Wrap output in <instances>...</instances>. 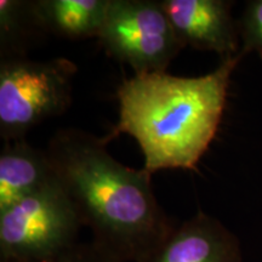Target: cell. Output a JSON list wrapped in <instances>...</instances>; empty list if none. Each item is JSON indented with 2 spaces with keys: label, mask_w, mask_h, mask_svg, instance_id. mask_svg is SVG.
Returning <instances> with one entry per match:
<instances>
[{
  "label": "cell",
  "mask_w": 262,
  "mask_h": 262,
  "mask_svg": "<svg viewBox=\"0 0 262 262\" xmlns=\"http://www.w3.org/2000/svg\"><path fill=\"white\" fill-rule=\"evenodd\" d=\"M107 140L60 129L47 155L91 241L120 262H142L175 226L157 201L152 175L114 159Z\"/></svg>",
  "instance_id": "1"
},
{
  "label": "cell",
  "mask_w": 262,
  "mask_h": 262,
  "mask_svg": "<svg viewBox=\"0 0 262 262\" xmlns=\"http://www.w3.org/2000/svg\"><path fill=\"white\" fill-rule=\"evenodd\" d=\"M245 51L221 58L210 73L194 78L166 72L134 74L117 91L119 120L107 142L127 134L139 143L143 169L194 170L217 134L232 73Z\"/></svg>",
  "instance_id": "2"
},
{
  "label": "cell",
  "mask_w": 262,
  "mask_h": 262,
  "mask_svg": "<svg viewBox=\"0 0 262 262\" xmlns=\"http://www.w3.org/2000/svg\"><path fill=\"white\" fill-rule=\"evenodd\" d=\"M77 66L64 57L49 61L26 58L0 63V136L25 139L32 127L62 116L72 103Z\"/></svg>",
  "instance_id": "3"
},
{
  "label": "cell",
  "mask_w": 262,
  "mask_h": 262,
  "mask_svg": "<svg viewBox=\"0 0 262 262\" xmlns=\"http://www.w3.org/2000/svg\"><path fill=\"white\" fill-rule=\"evenodd\" d=\"M77 208L56 181L0 211V262L40 260L79 241Z\"/></svg>",
  "instance_id": "4"
},
{
  "label": "cell",
  "mask_w": 262,
  "mask_h": 262,
  "mask_svg": "<svg viewBox=\"0 0 262 262\" xmlns=\"http://www.w3.org/2000/svg\"><path fill=\"white\" fill-rule=\"evenodd\" d=\"M97 39L110 56L135 74L166 72L183 49L162 0H110Z\"/></svg>",
  "instance_id": "5"
},
{
  "label": "cell",
  "mask_w": 262,
  "mask_h": 262,
  "mask_svg": "<svg viewBox=\"0 0 262 262\" xmlns=\"http://www.w3.org/2000/svg\"><path fill=\"white\" fill-rule=\"evenodd\" d=\"M232 4L225 0H162L182 48L214 51L221 58L234 56L242 49Z\"/></svg>",
  "instance_id": "6"
},
{
  "label": "cell",
  "mask_w": 262,
  "mask_h": 262,
  "mask_svg": "<svg viewBox=\"0 0 262 262\" xmlns=\"http://www.w3.org/2000/svg\"><path fill=\"white\" fill-rule=\"evenodd\" d=\"M142 262H243L238 238L217 219L196 211L173 226Z\"/></svg>",
  "instance_id": "7"
},
{
  "label": "cell",
  "mask_w": 262,
  "mask_h": 262,
  "mask_svg": "<svg viewBox=\"0 0 262 262\" xmlns=\"http://www.w3.org/2000/svg\"><path fill=\"white\" fill-rule=\"evenodd\" d=\"M56 181L47 150L25 139L6 141L0 152V211Z\"/></svg>",
  "instance_id": "8"
},
{
  "label": "cell",
  "mask_w": 262,
  "mask_h": 262,
  "mask_svg": "<svg viewBox=\"0 0 262 262\" xmlns=\"http://www.w3.org/2000/svg\"><path fill=\"white\" fill-rule=\"evenodd\" d=\"M47 33L68 39L98 35L110 0H33Z\"/></svg>",
  "instance_id": "9"
},
{
  "label": "cell",
  "mask_w": 262,
  "mask_h": 262,
  "mask_svg": "<svg viewBox=\"0 0 262 262\" xmlns=\"http://www.w3.org/2000/svg\"><path fill=\"white\" fill-rule=\"evenodd\" d=\"M45 34L33 0H0L2 60L26 58Z\"/></svg>",
  "instance_id": "10"
},
{
  "label": "cell",
  "mask_w": 262,
  "mask_h": 262,
  "mask_svg": "<svg viewBox=\"0 0 262 262\" xmlns=\"http://www.w3.org/2000/svg\"><path fill=\"white\" fill-rule=\"evenodd\" d=\"M239 37L245 54L257 52L262 58V0H251L247 3L238 25Z\"/></svg>",
  "instance_id": "11"
},
{
  "label": "cell",
  "mask_w": 262,
  "mask_h": 262,
  "mask_svg": "<svg viewBox=\"0 0 262 262\" xmlns=\"http://www.w3.org/2000/svg\"><path fill=\"white\" fill-rule=\"evenodd\" d=\"M32 262H120L93 241H79L57 253Z\"/></svg>",
  "instance_id": "12"
}]
</instances>
